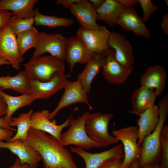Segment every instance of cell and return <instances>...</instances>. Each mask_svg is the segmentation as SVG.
I'll return each instance as SVG.
<instances>
[{
    "instance_id": "obj_1",
    "label": "cell",
    "mask_w": 168,
    "mask_h": 168,
    "mask_svg": "<svg viewBox=\"0 0 168 168\" xmlns=\"http://www.w3.org/2000/svg\"><path fill=\"white\" fill-rule=\"evenodd\" d=\"M26 141L40 154L44 168H78L70 152L47 133L30 128Z\"/></svg>"
},
{
    "instance_id": "obj_2",
    "label": "cell",
    "mask_w": 168,
    "mask_h": 168,
    "mask_svg": "<svg viewBox=\"0 0 168 168\" xmlns=\"http://www.w3.org/2000/svg\"><path fill=\"white\" fill-rule=\"evenodd\" d=\"M159 121L154 130L143 140L140 146L141 153L138 160L139 167L148 165L159 164L161 162V136L168 113V96L159 101Z\"/></svg>"
},
{
    "instance_id": "obj_3",
    "label": "cell",
    "mask_w": 168,
    "mask_h": 168,
    "mask_svg": "<svg viewBox=\"0 0 168 168\" xmlns=\"http://www.w3.org/2000/svg\"><path fill=\"white\" fill-rule=\"evenodd\" d=\"M24 66L30 80L40 82L49 81L55 72H65L64 61L50 55L32 57Z\"/></svg>"
},
{
    "instance_id": "obj_4",
    "label": "cell",
    "mask_w": 168,
    "mask_h": 168,
    "mask_svg": "<svg viewBox=\"0 0 168 168\" xmlns=\"http://www.w3.org/2000/svg\"><path fill=\"white\" fill-rule=\"evenodd\" d=\"M90 113L85 111L83 114L76 119L70 115L68 118L69 128L61 133L60 143L63 146L72 145L84 149L89 150L93 147H102L98 143L90 138L85 129L86 121Z\"/></svg>"
},
{
    "instance_id": "obj_5",
    "label": "cell",
    "mask_w": 168,
    "mask_h": 168,
    "mask_svg": "<svg viewBox=\"0 0 168 168\" xmlns=\"http://www.w3.org/2000/svg\"><path fill=\"white\" fill-rule=\"evenodd\" d=\"M113 116L110 113L97 112L89 113L87 118L85 129L87 135L102 147H107L119 141L116 137L111 136L108 131L109 123Z\"/></svg>"
},
{
    "instance_id": "obj_6",
    "label": "cell",
    "mask_w": 168,
    "mask_h": 168,
    "mask_svg": "<svg viewBox=\"0 0 168 168\" xmlns=\"http://www.w3.org/2000/svg\"><path fill=\"white\" fill-rule=\"evenodd\" d=\"M138 126H130L114 129L112 131L113 136L121 141L123 146L124 156L122 168H129L132 162L140 158L141 148L138 144Z\"/></svg>"
},
{
    "instance_id": "obj_7",
    "label": "cell",
    "mask_w": 168,
    "mask_h": 168,
    "mask_svg": "<svg viewBox=\"0 0 168 168\" xmlns=\"http://www.w3.org/2000/svg\"><path fill=\"white\" fill-rule=\"evenodd\" d=\"M67 38L60 33L40 32L39 43L32 57L42 55L45 53L64 61Z\"/></svg>"
},
{
    "instance_id": "obj_8",
    "label": "cell",
    "mask_w": 168,
    "mask_h": 168,
    "mask_svg": "<svg viewBox=\"0 0 168 168\" xmlns=\"http://www.w3.org/2000/svg\"><path fill=\"white\" fill-rule=\"evenodd\" d=\"M1 58L7 60L16 70L20 69V63L24 60L19 50L16 35L8 24L0 31Z\"/></svg>"
},
{
    "instance_id": "obj_9",
    "label": "cell",
    "mask_w": 168,
    "mask_h": 168,
    "mask_svg": "<svg viewBox=\"0 0 168 168\" xmlns=\"http://www.w3.org/2000/svg\"><path fill=\"white\" fill-rule=\"evenodd\" d=\"M134 68V66L127 68L121 65L116 59L113 49L110 48L106 51L102 73L104 79L109 83H124Z\"/></svg>"
},
{
    "instance_id": "obj_10",
    "label": "cell",
    "mask_w": 168,
    "mask_h": 168,
    "mask_svg": "<svg viewBox=\"0 0 168 168\" xmlns=\"http://www.w3.org/2000/svg\"><path fill=\"white\" fill-rule=\"evenodd\" d=\"M64 89V91L57 106L49 116L51 120L63 108L78 103H85L90 110L92 107L89 102L87 93L83 88L81 83L77 79L73 82H68Z\"/></svg>"
},
{
    "instance_id": "obj_11",
    "label": "cell",
    "mask_w": 168,
    "mask_h": 168,
    "mask_svg": "<svg viewBox=\"0 0 168 168\" xmlns=\"http://www.w3.org/2000/svg\"><path fill=\"white\" fill-rule=\"evenodd\" d=\"M70 81L65 73L58 72L54 73L51 79L47 82L30 80L31 94L36 100L47 99L64 89Z\"/></svg>"
},
{
    "instance_id": "obj_12",
    "label": "cell",
    "mask_w": 168,
    "mask_h": 168,
    "mask_svg": "<svg viewBox=\"0 0 168 168\" xmlns=\"http://www.w3.org/2000/svg\"><path fill=\"white\" fill-rule=\"evenodd\" d=\"M110 31L105 26L97 30L85 29L80 27L76 34L87 48L95 53L105 51L110 48L108 44Z\"/></svg>"
},
{
    "instance_id": "obj_13",
    "label": "cell",
    "mask_w": 168,
    "mask_h": 168,
    "mask_svg": "<svg viewBox=\"0 0 168 168\" xmlns=\"http://www.w3.org/2000/svg\"><path fill=\"white\" fill-rule=\"evenodd\" d=\"M96 54L89 50L77 36L67 38L65 60L69 65L71 72L77 63L86 64Z\"/></svg>"
},
{
    "instance_id": "obj_14",
    "label": "cell",
    "mask_w": 168,
    "mask_h": 168,
    "mask_svg": "<svg viewBox=\"0 0 168 168\" xmlns=\"http://www.w3.org/2000/svg\"><path fill=\"white\" fill-rule=\"evenodd\" d=\"M108 44L114 49L116 59L121 65L127 68L133 67L134 58L132 47L122 34L110 32Z\"/></svg>"
},
{
    "instance_id": "obj_15",
    "label": "cell",
    "mask_w": 168,
    "mask_h": 168,
    "mask_svg": "<svg viewBox=\"0 0 168 168\" xmlns=\"http://www.w3.org/2000/svg\"><path fill=\"white\" fill-rule=\"evenodd\" d=\"M7 149L18 157L21 164H27L30 168H37L42 160L39 152L26 141L18 139L8 142H0V148Z\"/></svg>"
},
{
    "instance_id": "obj_16",
    "label": "cell",
    "mask_w": 168,
    "mask_h": 168,
    "mask_svg": "<svg viewBox=\"0 0 168 168\" xmlns=\"http://www.w3.org/2000/svg\"><path fill=\"white\" fill-rule=\"evenodd\" d=\"M71 151L79 155L84 160L86 168H97L105 160L111 158L124 157L122 143L116 145L110 149L101 152L91 153L85 149L76 147H71Z\"/></svg>"
},
{
    "instance_id": "obj_17",
    "label": "cell",
    "mask_w": 168,
    "mask_h": 168,
    "mask_svg": "<svg viewBox=\"0 0 168 168\" xmlns=\"http://www.w3.org/2000/svg\"><path fill=\"white\" fill-rule=\"evenodd\" d=\"M124 8L116 24L120 26L126 31H132L137 36L150 39L151 33L135 8L133 7Z\"/></svg>"
},
{
    "instance_id": "obj_18",
    "label": "cell",
    "mask_w": 168,
    "mask_h": 168,
    "mask_svg": "<svg viewBox=\"0 0 168 168\" xmlns=\"http://www.w3.org/2000/svg\"><path fill=\"white\" fill-rule=\"evenodd\" d=\"M69 9L80 24V27L90 30L99 28L100 26L96 22V11L89 0H82L72 5Z\"/></svg>"
},
{
    "instance_id": "obj_19",
    "label": "cell",
    "mask_w": 168,
    "mask_h": 168,
    "mask_svg": "<svg viewBox=\"0 0 168 168\" xmlns=\"http://www.w3.org/2000/svg\"><path fill=\"white\" fill-rule=\"evenodd\" d=\"M49 113L47 110L33 112L31 117V128L46 133L59 141L62 130L69 126L68 118L63 123L58 125L55 120L51 121L49 119Z\"/></svg>"
},
{
    "instance_id": "obj_20",
    "label": "cell",
    "mask_w": 168,
    "mask_h": 168,
    "mask_svg": "<svg viewBox=\"0 0 168 168\" xmlns=\"http://www.w3.org/2000/svg\"><path fill=\"white\" fill-rule=\"evenodd\" d=\"M167 75L165 68L158 64L148 67L140 77L141 86L154 92L157 96L162 93L166 85Z\"/></svg>"
},
{
    "instance_id": "obj_21",
    "label": "cell",
    "mask_w": 168,
    "mask_h": 168,
    "mask_svg": "<svg viewBox=\"0 0 168 168\" xmlns=\"http://www.w3.org/2000/svg\"><path fill=\"white\" fill-rule=\"evenodd\" d=\"M106 51L96 54L87 62L83 70L77 76V79L87 94L90 91L93 80L104 64Z\"/></svg>"
},
{
    "instance_id": "obj_22",
    "label": "cell",
    "mask_w": 168,
    "mask_h": 168,
    "mask_svg": "<svg viewBox=\"0 0 168 168\" xmlns=\"http://www.w3.org/2000/svg\"><path fill=\"white\" fill-rule=\"evenodd\" d=\"M137 120L138 139V144L140 146L144 139L150 134L156 128L159 121V110L154 104L138 115Z\"/></svg>"
},
{
    "instance_id": "obj_23",
    "label": "cell",
    "mask_w": 168,
    "mask_h": 168,
    "mask_svg": "<svg viewBox=\"0 0 168 168\" xmlns=\"http://www.w3.org/2000/svg\"><path fill=\"white\" fill-rule=\"evenodd\" d=\"M157 96L154 91L141 86L133 93L131 98L132 108L129 112L138 115L154 104Z\"/></svg>"
},
{
    "instance_id": "obj_24",
    "label": "cell",
    "mask_w": 168,
    "mask_h": 168,
    "mask_svg": "<svg viewBox=\"0 0 168 168\" xmlns=\"http://www.w3.org/2000/svg\"><path fill=\"white\" fill-rule=\"evenodd\" d=\"M9 89L21 94H31L30 80L25 70L15 76L0 77V91Z\"/></svg>"
},
{
    "instance_id": "obj_25",
    "label": "cell",
    "mask_w": 168,
    "mask_h": 168,
    "mask_svg": "<svg viewBox=\"0 0 168 168\" xmlns=\"http://www.w3.org/2000/svg\"><path fill=\"white\" fill-rule=\"evenodd\" d=\"M37 0H0V10L12 12L13 16L24 19L34 17V7Z\"/></svg>"
},
{
    "instance_id": "obj_26",
    "label": "cell",
    "mask_w": 168,
    "mask_h": 168,
    "mask_svg": "<svg viewBox=\"0 0 168 168\" xmlns=\"http://www.w3.org/2000/svg\"><path fill=\"white\" fill-rule=\"evenodd\" d=\"M117 0H105L103 4L96 10L97 20L104 21L109 26H113L124 10Z\"/></svg>"
},
{
    "instance_id": "obj_27",
    "label": "cell",
    "mask_w": 168,
    "mask_h": 168,
    "mask_svg": "<svg viewBox=\"0 0 168 168\" xmlns=\"http://www.w3.org/2000/svg\"><path fill=\"white\" fill-rule=\"evenodd\" d=\"M0 94L4 98L7 105V113L3 117L8 124L12 115L18 109L30 105L36 100L31 94L13 96L0 91Z\"/></svg>"
},
{
    "instance_id": "obj_28",
    "label": "cell",
    "mask_w": 168,
    "mask_h": 168,
    "mask_svg": "<svg viewBox=\"0 0 168 168\" xmlns=\"http://www.w3.org/2000/svg\"><path fill=\"white\" fill-rule=\"evenodd\" d=\"M33 113V110L30 109L27 112L21 113L17 117L12 118L9 124L12 127H17L16 133L7 142H12L18 139L26 141L31 127V119Z\"/></svg>"
},
{
    "instance_id": "obj_29",
    "label": "cell",
    "mask_w": 168,
    "mask_h": 168,
    "mask_svg": "<svg viewBox=\"0 0 168 168\" xmlns=\"http://www.w3.org/2000/svg\"><path fill=\"white\" fill-rule=\"evenodd\" d=\"M34 25L49 28L69 26L72 24L74 21L72 18L43 14L39 12L37 8L34 9Z\"/></svg>"
},
{
    "instance_id": "obj_30",
    "label": "cell",
    "mask_w": 168,
    "mask_h": 168,
    "mask_svg": "<svg viewBox=\"0 0 168 168\" xmlns=\"http://www.w3.org/2000/svg\"><path fill=\"white\" fill-rule=\"evenodd\" d=\"M40 37V32L34 26L16 35L18 48L22 56L31 48L36 47L39 43Z\"/></svg>"
},
{
    "instance_id": "obj_31",
    "label": "cell",
    "mask_w": 168,
    "mask_h": 168,
    "mask_svg": "<svg viewBox=\"0 0 168 168\" xmlns=\"http://www.w3.org/2000/svg\"><path fill=\"white\" fill-rule=\"evenodd\" d=\"M7 24L9 25L15 34L17 35L32 27L34 24V17L24 19L12 16L9 18Z\"/></svg>"
},
{
    "instance_id": "obj_32",
    "label": "cell",
    "mask_w": 168,
    "mask_h": 168,
    "mask_svg": "<svg viewBox=\"0 0 168 168\" xmlns=\"http://www.w3.org/2000/svg\"><path fill=\"white\" fill-rule=\"evenodd\" d=\"M161 168H168V126H164L161 136Z\"/></svg>"
},
{
    "instance_id": "obj_33",
    "label": "cell",
    "mask_w": 168,
    "mask_h": 168,
    "mask_svg": "<svg viewBox=\"0 0 168 168\" xmlns=\"http://www.w3.org/2000/svg\"><path fill=\"white\" fill-rule=\"evenodd\" d=\"M143 13L142 19L144 23L147 22L151 15L160 8L154 5L150 0H138Z\"/></svg>"
},
{
    "instance_id": "obj_34",
    "label": "cell",
    "mask_w": 168,
    "mask_h": 168,
    "mask_svg": "<svg viewBox=\"0 0 168 168\" xmlns=\"http://www.w3.org/2000/svg\"><path fill=\"white\" fill-rule=\"evenodd\" d=\"M122 159L119 157L108 159L103 161L97 168H122Z\"/></svg>"
},
{
    "instance_id": "obj_35",
    "label": "cell",
    "mask_w": 168,
    "mask_h": 168,
    "mask_svg": "<svg viewBox=\"0 0 168 168\" xmlns=\"http://www.w3.org/2000/svg\"><path fill=\"white\" fill-rule=\"evenodd\" d=\"M12 16L13 13L10 11L0 10V31L7 24L9 18Z\"/></svg>"
},
{
    "instance_id": "obj_36",
    "label": "cell",
    "mask_w": 168,
    "mask_h": 168,
    "mask_svg": "<svg viewBox=\"0 0 168 168\" xmlns=\"http://www.w3.org/2000/svg\"><path fill=\"white\" fill-rule=\"evenodd\" d=\"M15 132L9 129L0 128V142L7 141L14 135Z\"/></svg>"
},
{
    "instance_id": "obj_37",
    "label": "cell",
    "mask_w": 168,
    "mask_h": 168,
    "mask_svg": "<svg viewBox=\"0 0 168 168\" xmlns=\"http://www.w3.org/2000/svg\"><path fill=\"white\" fill-rule=\"evenodd\" d=\"M82 0H57L55 4L57 5H61L66 8H69L72 4L81 2Z\"/></svg>"
},
{
    "instance_id": "obj_38",
    "label": "cell",
    "mask_w": 168,
    "mask_h": 168,
    "mask_svg": "<svg viewBox=\"0 0 168 168\" xmlns=\"http://www.w3.org/2000/svg\"><path fill=\"white\" fill-rule=\"evenodd\" d=\"M161 28L164 34L168 35V12H167L162 16Z\"/></svg>"
},
{
    "instance_id": "obj_39",
    "label": "cell",
    "mask_w": 168,
    "mask_h": 168,
    "mask_svg": "<svg viewBox=\"0 0 168 168\" xmlns=\"http://www.w3.org/2000/svg\"><path fill=\"white\" fill-rule=\"evenodd\" d=\"M7 106L5 101L0 94V117L4 116L7 113Z\"/></svg>"
},
{
    "instance_id": "obj_40",
    "label": "cell",
    "mask_w": 168,
    "mask_h": 168,
    "mask_svg": "<svg viewBox=\"0 0 168 168\" xmlns=\"http://www.w3.org/2000/svg\"><path fill=\"white\" fill-rule=\"evenodd\" d=\"M124 7H133L138 3L136 0H117Z\"/></svg>"
},
{
    "instance_id": "obj_41",
    "label": "cell",
    "mask_w": 168,
    "mask_h": 168,
    "mask_svg": "<svg viewBox=\"0 0 168 168\" xmlns=\"http://www.w3.org/2000/svg\"><path fill=\"white\" fill-rule=\"evenodd\" d=\"M9 168H30V166L27 164H21L19 159L17 158Z\"/></svg>"
},
{
    "instance_id": "obj_42",
    "label": "cell",
    "mask_w": 168,
    "mask_h": 168,
    "mask_svg": "<svg viewBox=\"0 0 168 168\" xmlns=\"http://www.w3.org/2000/svg\"><path fill=\"white\" fill-rule=\"evenodd\" d=\"M0 128L9 129L15 132L17 130L16 129L11 127L3 117L0 118Z\"/></svg>"
},
{
    "instance_id": "obj_43",
    "label": "cell",
    "mask_w": 168,
    "mask_h": 168,
    "mask_svg": "<svg viewBox=\"0 0 168 168\" xmlns=\"http://www.w3.org/2000/svg\"><path fill=\"white\" fill-rule=\"evenodd\" d=\"M89 1L96 10L101 6L104 2L105 0H90Z\"/></svg>"
},
{
    "instance_id": "obj_44",
    "label": "cell",
    "mask_w": 168,
    "mask_h": 168,
    "mask_svg": "<svg viewBox=\"0 0 168 168\" xmlns=\"http://www.w3.org/2000/svg\"><path fill=\"white\" fill-rule=\"evenodd\" d=\"M139 168H161L160 164L148 165L139 167Z\"/></svg>"
},
{
    "instance_id": "obj_45",
    "label": "cell",
    "mask_w": 168,
    "mask_h": 168,
    "mask_svg": "<svg viewBox=\"0 0 168 168\" xmlns=\"http://www.w3.org/2000/svg\"><path fill=\"white\" fill-rule=\"evenodd\" d=\"M129 168H139L138 160L132 162Z\"/></svg>"
},
{
    "instance_id": "obj_46",
    "label": "cell",
    "mask_w": 168,
    "mask_h": 168,
    "mask_svg": "<svg viewBox=\"0 0 168 168\" xmlns=\"http://www.w3.org/2000/svg\"><path fill=\"white\" fill-rule=\"evenodd\" d=\"M8 64H10L7 60L3 58H0V66Z\"/></svg>"
},
{
    "instance_id": "obj_47",
    "label": "cell",
    "mask_w": 168,
    "mask_h": 168,
    "mask_svg": "<svg viewBox=\"0 0 168 168\" xmlns=\"http://www.w3.org/2000/svg\"><path fill=\"white\" fill-rule=\"evenodd\" d=\"M165 2L166 3V4L168 6V0H165Z\"/></svg>"
},
{
    "instance_id": "obj_48",
    "label": "cell",
    "mask_w": 168,
    "mask_h": 168,
    "mask_svg": "<svg viewBox=\"0 0 168 168\" xmlns=\"http://www.w3.org/2000/svg\"><path fill=\"white\" fill-rule=\"evenodd\" d=\"M1 152V150H0V154Z\"/></svg>"
},
{
    "instance_id": "obj_49",
    "label": "cell",
    "mask_w": 168,
    "mask_h": 168,
    "mask_svg": "<svg viewBox=\"0 0 168 168\" xmlns=\"http://www.w3.org/2000/svg\"></svg>"
}]
</instances>
